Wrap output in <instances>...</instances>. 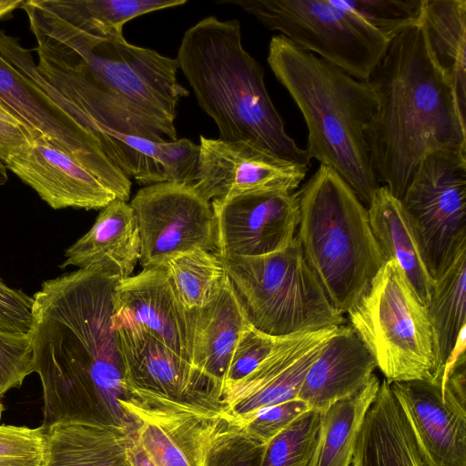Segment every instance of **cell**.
<instances>
[{"label": "cell", "instance_id": "obj_31", "mask_svg": "<svg viewBox=\"0 0 466 466\" xmlns=\"http://www.w3.org/2000/svg\"><path fill=\"white\" fill-rule=\"evenodd\" d=\"M341 326L336 327L332 331L312 344L290 366L261 389L225 408V410L235 419L239 420L262 407L297 399L310 365L326 342L339 331Z\"/></svg>", "mask_w": 466, "mask_h": 466}, {"label": "cell", "instance_id": "obj_27", "mask_svg": "<svg viewBox=\"0 0 466 466\" xmlns=\"http://www.w3.org/2000/svg\"><path fill=\"white\" fill-rule=\"evenodd\" d=\"M380 384L373 374L361 390L321 412L320 435L312 466H351L360 428Z\"/></svg>", "mask_w": 466, "mask_h": 466}, {"label": "cell", "instance_id": "obj_5", "mask_svg": "<svg viewBox=\"0 0 466 466\" xmlns=\"http://www.w3.org/2000/svg\"><path fill=\"white\" fill-rule=\"evenodd\" d=\"M267 61L303 116L309 159L335 170L368 208L380 186L365 139L378 106L371 84L355 79L282 35L270 39Z\"/></svg>", "mask_w": 466, "mask_h": 466}, {"label": "cell", "instance_id": "obj_12", "mask_svg": "<svg viewBox=\"0 0 466 466\" xmlns=\"http://www.w3.org/2000/svg\"><path fill=\"white\" fill-rule=\"evenodd\" d=\"M465 352L441 380L390 383L413 435L421 466H466Z\"/></svg>", "mask_w": 466, "mask_h": 466}, {"label": "cell", "instance_id": "obj_43", "mask_svg": "<svg viewBox=\"0 0 466 466\" xmlns=\"http://www.w3.org/2000/svg\"><path fill=\"white\" fill-rule=\"evenodd\" d=\"M0 117L19 123L23 127V125L14 116V115L11 113V111L1 101H0Z\"/></svg>", "mask_w": 466, "mask_h": 466}, {"label": "cell", "instance_id": "obj_16", "mask_svg": "<svg viewBox=\"0 0 466 466\" xmlns=\"http://www.w3.org/2000/svg\"><path fill=\"white\" fill-rule=\"evenodd\" d=\"M199 138L191 187L208 201L250 192H294L309 169L251 142Z\"/></svg>", "mask_w": 466, "mask_h": 466}, {"label": "cell", "instance_id": "obj_3", "mask_svg": "<svg viewBox=\"0 0 466 466\" xmlns=\"http://www.w3.org/2000/svg\"><path fill=\"white\" fill-rule=\"evenodd\" d=\"M369 82L378 99L365 130L372 170L378 182L401 199L426 155L466 149L465 116L432 59L420 23L390 42Z\"/></svg>", "mask_w": 466, "mask_h": 466}, {"label": "cell", "instance_id": "obj_28", "mask_svg": "<svg viewBox=\"0 0 466 466\" xmlns=\"http://www.w3.org/2000/svg\"><path fill=\"white\" fill-rule=\"evenodd\" d=\"M68 24L100 36H123L124 24L145 14L187 4V0H39Z\"/></svg>", "mask_w": 466, "mask_h": 466}, {"label": "cell", "instance_id": "obj_22", "mask_svg": "<svg viewBox=\"0 0 466 466\" xmlns=\"http://www.w3.org/2000/svg\"><path fill=\"white\" fill-rule=\"evenodd\" d=\"M367 208L372 233L385 261L393 259L398 263L420 300L428 307L434 279L400 199L394 197L386 186H380Z\"/></svg>", "mask_w": 466, "mask_h": 466}, {"label": "cell", "instance_id": "obj_19", "mask_svg": "<svg viewBox=\"0 0 466 466\" xmlns=\"http://www.w3.org/2000/svg\"><path fill=\"white\" fill-rule=\"evenodd\" d=\"M127 387L169 398L221 403V389L166 345L146 332L115 330Z\"/></svg>", "mask_w": 466, "mask_h": 466}, {"label": "cell", "instance_id": "obj_36", "mask_svg": "<svg viewBox=\"0 0 466 466\" xmlns=\"http://www.w3.org/2000/svg\"><path fill=\"white\" fill-rule=\"evenodd\" d=\"M287 337L270 336L248 324L241 332L234 348L223 379L222 389L249 375Z\"/></svg>", "mask_w": 466, "mask_h": 466}, {"label": "cell", "instance_id": "obj_46", "mask_svg": "<svg viewBox=\"0 0 466 466\" xmlns=\"http://www.w3.org/2000/svg\"><path fill=\"white\" fill-rule=\"evenodd\" d=\"M117 466H131L127 461L122 462L121 464L117 465Z\"/></svg>", "mask_w": 466, "mask_h": 466}, {"label": "cell", "instance_id": "obj_44", "mask_svg": "<svg viewBox=\"0 0 466 466\" xmlns=\"http://www.w3.org/2000/svg\"><path fill=\"white\" fill-rule=\"evenodd\" d=\"M8 180L7 167L3 161L0 160V186L5 185Z\"/></svg>", "mask_w": 466, "mask_h": 466}, {"label": "cell", "instance_id": "obj_17", "mask_svg": "<svg viewBox=\"0 0 466 466\" xmlns=\"http://www.w3.org/2000/svg\"><path fill=\"white\" fill-rule=\"evenodd\" d=\"M112 323L114 330L147 333L191 363L193 311L181 303L161 265L117 282Z\"/></svg>", "mask_w": 466, "mask_h": 466}, {"label": "cell", "instance_id": "obj_39", "mask_svg": "<svg viewBox=\"0 0 466 466\" xmlns=\"http://www.w3.org/2000/svg\"><path fill=\"white\" fill-rule=\"evenodd\" d=\"M33 303V297L8 287L0 279V330L30 333Z\"/></svg>", "mask_w": 466, "mask_h": 466}, {"label": "cell", "instance_id": "obj_8", "mask_svg": "<svg viewBox=\"0 0 466 466\" xmlns=\"http://www.w3.org/2000/svg\"><path fill=\"white\" fill-rule=\"evenodd\" d=\"M347 314L388 383L441 380L427 307L395 260L384 262Z\"/></svg>", "mask_w": 466, "mask_h": 466}, {"label": "cell", "instance_id": "obj_45", "mask_svg": "<svg viewBox=\"0 0 466 466\" xmlns=\"http://www.w3.org/2000/svg\"><path fill=\"white\" fill-rule=\"evenodd\" d=\"M2 397L3 395L0 393V419L3 415V412L5 411V405L3 403Z\"/></svg>", "mask_w": 466, "mask_h": 466}, {"label": "cell", "instance_id": "obj_42", "mask_svg": "<svg viewBox=\"0 0 466 466\" xmlns=\"http://www.w3.org/2000/svg\"><path fill=\"white\" fill-rule=\"evenodd\" d=\"M24 0H0V20L6 18L13 11L21 8Z\"/></svg>", "mask_w": 466, "mask_h": 466}, {"label": "cell", "instance_id": "obj_34", "mask_svg": "<svg viewBox=\"0 0 466 466\" xmlns=\"http://www.w3.org/2000/svg\"><path fill=\"white\" fill-rule=\"evenodd\" d=\"M265 447L229 414L210 441L205 466H259Z\"/></svg>", "mask_w": 466, "mask_h": 466}, {"label": "cell", "instance_id": "obj_21", "mask_svg": "<svg viewBox=\"0 0 466 466\" xmlns=\"http://www.w3.org/2000/svg\"><path fill=\"white\" fill-rule=\"evenodd\" d=\"M60 266L94 268L123 280L140 260L139 231L134 211L116 198L104 207L92 228L65 253Z\"/></svg>", "mask_w": 466, "mask_h": 466}, {"label": "cell", "instance_id": "obj_9", "mask_svg": "<svg viewBox=\"0 0 466 466\" xmlns=\"http://www.w3.org/2000/svg\"><path fill=\"white\" fill-rule=\"evenodd\" d=\"M269 30L360 81H369L390 42L335 0H225Z\"/></svg>", "mask_w": 466, "mask_h": 466}, {"label": "cell", "instance_id": "obj_6", "mask_svg": "<svg viewBox=\"0 0 466 466\" xmlns=\"http://www.w3.org/2000/svg\"><path fill=\"white\" fill-rule=\"evenodd\" d=\"M298 192L296 237L332 305L347 314L385 262L368 208L326 165L320 164Z\"/></svg>", "mask_w": 466, "mask_h": 466}, {"label": "cell", "instance_id": "obj_4", "mask_svg": "<svg viewBox=\"0 0 466 466\" xmlns=\"http://www.w3.org/2000/svg\"><path fill=\"white\" fill-rule=\"evenodd\" d=\"M176 59L198 104L215 121L218 139L251 142L311 167L306 150L286 131L262 66L242 46L238 20H200L185 32Z\"/></svg>", "mask_w": 466, "mask_h": 466}, {"label": "cell", "instance_id": "obj_41", "mask_svg": "<svg viewBox=\"0 0 466 466\" xmlns=\"http://www.w3.org/2000/svg\"><path fill=\"white\" fill-rule=\"evenodd\" d=\"M126 456L131 466H157L130 434L126 449Z\"/></svg>", "mask_w": 466, "mask_h": 466}, {"label": "cell", "instance_id": "obj_30", "mask_svg": "<svg viewBox=\"0 0 466 466\" xmlns=\"http://www.w3.org/2000/svg\"><path fill=\"white\" fill-rule=\"evenodd\" d=\"M161 266L187 310L210 303L219 294L227 279L220 258L216 253L202 248L175 254Z\"/></svg>", "mask_w": 466, "mask_h": 466}, {"label": "cell", "instance_id": "obj_26", "mask_svg": "<svg viewBox=\"0 0 466 466\" xmlns=\"http://www.w3.org/2000/svg\"><path fill=\"white\" fill-rule=\"evenodd\" d=\"M420 25L432 59L466 111V0H425Z\"/></svg>", "mask_w": 466, "mask_h": 466}, {"label": "cell", "instance_id": "obj_40", "mask_svg": "<svg viewBox=\"0 0 466 466\" xmlns=\"http://www.w3.org/2000/svg\"><path fill=\"white\" fill-rule=\"evenodd\" d=\"M32 136L19 124L0 117V160L4 163L16 154Z\"/></svg>", "mask_w": 466, "mask_h": 466}, {"label": "cell", "instance_id": "obj_29", "mask_svg": "<svg viewBox=\"0 0 466 466\" xmlns=\"http://www.w3.org/2000/svg\"><path fill=\"white\" fill-rule=\"evenodd\" d=\"M442 378L443 366L461 329L466 326V243L445 271L434 280L427 307Z\"/></svg>", "mask_w": 466, "mask_h": 466}, {"label": "cell", "instance_id": "obj_23", "mask_svg": "<svg viewBox=\"0 0 466 466\" xmlns=\"http://www.w3.org/2000/svg\"><path fill=\"white\" fill-rule=\"evenodd\" d=\"M351 466H421L410 426L385 379L366 413Z\"/></svg>", "mask_w": 466, "mask_h": 466}, {"label": "cell", "instance_id": "obj_25", "mask_svg": "<svg viewBox=\"0 0 466 466\" xmlns=\"http://www.w3.org/2000/svg\"><path fill=\"white\" fill-rule=\"evenodd\" d=\"M46 466H117L127 461L125 427L101 420H63L46 428Z\"/></svg>", "mask_w": 466, "mask_h": 466}, {"label": "cell", "instance_id": "obj_11", "mask_svg": "<svg viewBox=\"0 0 466 466\" xmlns=\"http://www.w3.org/2000/svg\"><path fill=\"white\" fill-rule=\"evenodd\" d=\"M125 428L157 466H205L210 441L230 414L221 403L127 387Z\"/></svg>", "mask_w": 466, "mask_h": 466}, {"label": "cell", "instance_id": "obj_33", "mask_svg": "<svg viewBox=\"0 0 466 466\" xmlns=\"http://www.w3.org/2000/svg\"><path fill=\"white\" fill-rule=\"evenodd\" d=\"M390 42L420 23L425 0H335Z\"/></svg>", "mask_w": 466, "mask_h": 466}, {"label": "cell", "instance_id": "obj_2", "mask_svg": "<svg viewBox=\"0 0 466 466\" xmlns=\"http://www.w3.org/2000/svg\"><path fill=\"white\" fill-rule=\"evenodd\" d=\"M118 281L78 268L46 280L33 296L30 335L45 428L63 420L125 427L119 401L128 390L112 323Z\"/></svg>", "mask_w": 466, "mask_h": 466}, {"label": "cell", "instance_id": "obj_32", "mask_svg": "<svg viewBox=\"0 0 466 466\" xmlns=\"http://www.w3.org/2000/svg\"><path fill=\"white\" fill-rule=\"evenodd\" d=\"M321 411L309 410L266 444L259 466H312Z\"/></svg>", "mask_w": 466, "mask_h": 466}, {"label": "cell", "instance_id": "obj_13", "mask_svg": "<svg viewBox=\"0 0 466 466\" xmlns=\"http://www.w3.org/2000/svg\"><path fill=\"white\" fill-rule=\"evenodd\" d=\"M0 101L32 137L42 134L96 177L116 198L128 200L130 178L105 155L95 135L77 123L33 80L1 55Z\"/></svg>", "mask_w": 466, "mask_h": 466}, {"label": "cell", "instance_id": "obj_7", "mask_svg": "<svg viewBox=\"0 0 466 466\" xmlns=\"http://www.w3.org/2000/svg\"><path fill=\"white\" fill-rule=\"evenodd\" d=\"M219 258L254 329L284 337L346 323L306 261L296 236L288 248L278 252Z\"/></svg>", "mask_w": 466, "mask_h": 466}, {"label": "cell", "instance_id": "obj_14", "mask_svg": "<svg viewBox=\"0 0 466 466\" xmlns=\"http://www.w3.org/2000/svg\"><path fill=\"white\" fill-rule=\"evenodd\" d=\"M139 231L143 268L195 248L216 252L209 201L191 186L162 182L144 186L130 202Z\"/></svg>", "mask_w": 466, "mask_h": 466}, {"label": "cell", "instance_id": "obj_18", "mask_svg": "<svg viewBox=\"0 0 466 466\" xmlns=\"http://www.w3.org/2000/svg\"><path fill=\"white\" fill-rule=\"evenodd\" d=\"M54 209H102L115 194L73 157L36 134L5 162Z\"/></svg>", "mask_w": 466, "mask_h": 466}, {"label": "cell", "instance_id": "obj_38", "mask_svg": "<svg viewBox=\"0 0 466 466\" xmlns=\"http://www.w3.org/2000/svg\"><path fill=\"white\" fill-rule=\"evenodd\" d=\"M310 409L299 399L262 407L242 419H236L246 431L262 444L288 428Z\"/></svg>", "mask_w": 466, "mask_h": 466}, {"label": "cell", "instance_id": "obj_15", "mask_svg": "<svg viewBox=\"0 0 466 466\" xmlns=\"http://www.w3.org/2000/svg\"><path fill=\"white\" fill-rule=\"evenodd\" d=\"M216 255L258 257L288 248L299 224V192L261 191L211 201Z\"/></svg>", "mask_w": 466, "mask_h": 466}, {"label": "cell", "instance_id": "obj_37", "mask_svg": "<svg viewBox=\"0 0 466 466\" xmlns=\"http://www.w3.org/2000/svg\"><path fill=\"white\" fill-rule=\"evenodd\" d=\"M35 372L30 333L0 330V393L20 388Z\"/></svg>", "mask_w": 466, "mask_h": 466}, {"label": "cell", "instance_id": "obj_35", "mask_svg": "<svg viewBox=\"0 0 466 466\" xmlns=\"http://www.w3.org/2000/svg\"><path fill=\"white\" fill-rule=\"evenodd\" d=\"M46 430L0 424V466H46Z\"/></svg>", "mask_w": 466, "mask_h": 466}, {"label": "cell", "instance_id": "obj_1", "mask_svg": "<svg viewBox=\"0 0 466 466\" xmlns=\"http://www.w3.org/2000/svg\"><path fill=\"white\" fill-rule=\"evenodd\" d=\"M37 46L38 73L87 116L86 128L105 155L126 175L142 156L129 136L153 142L177 139V106L189 91L177 80L176 58L126 41L100 36L61 19L39 0H26Z\"/></svg>", "mask_w": 466, "mask_h": 466}, {"label": "cell", "instance_id": "obj_20", "mask_svg": "<svg viewBox=\"0 0 466 466\" xmlns=\"http://www.w3.org/2000/svg\"><path fill=\"white\" fill-rule=\"evenodd\" d=\"M376 368L375 359L360 337L350 326L342 325L310 365L297 399L322 412L361 390Z\"/></svg>", "mask_w": 466, "mask_h": 466}, {"label": "cell", "instance_id": "obj_24", "mask_svg": "<svg viewBox=\"0 0 466 466\" xmlns=\"http://www.w3.org/2000/svg\"><path fill=\"white\" fill-rule=\"evenodd\" d=\"M192 311L194 338L191 363L222 389L234 348L249 323L228 279L210 303Z\"/></svg>", "mask_w": 466, "mask_h": 466}, {"label": "cell", "instance_id": "obj_10", "mask_svg": "<svg viewBox=\"0 0 466 466\" xmlns=\"http://www.w3.org/2000/svg\"><path fill=\"white\" fill-rule=\"evenodd\" d=\"M400 201L435 280L466 243V149L426 155Z\"/></svg>", "mask_w": 466, "mask_h": 466}]
</instances>
